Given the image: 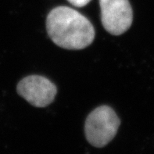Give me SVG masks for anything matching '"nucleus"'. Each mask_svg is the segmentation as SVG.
Listing matches in <instances>:
<instances>
[{"mask_svg": "<svg viewBox=\"0 0 154 154\" xmlns=\"http://www.w3.org/2000/svg\"><path fill=\"white\" fill-rule=\"evenodd\" d=\"M46 29L51 40L70 50L83 49L95 38V29L88 18L67 6H58L47 16Z\"/></svg>", "mask_w": 154, "mask_h": 154, "instance_id": "f257e3e1", "label": "nucleus"}, {"mask_svg": "<svg viewBox=\"0 0 154 154\" xmlns=\"http://www.w3.org/2000/svg\"><path fill=\"white\" fill-rule=\"evenodd\" d=\"M121 121L108 106H101L89 113L85 125V134L90 144L97 148L106 146L117 135Z\"/></svg>", "mask_w": 154, "mask_h": 154, "instance_id": "f03ea898", "label": "nucleus"}, {"mask_svg": "<svg viewBox=\"0 0 154 154\" xmlns=\"http://www.w3.org/2000/svg\"><path fill=\"white\" fill-rule=\"evenodd\" d=\"M101 21L105 30L113 35H121L130 28L133 11L128 0H100Z\"/></svg>", "mask_w": 154, "mask_h": 154, "instance_id": "7ed1b4c3", "label": "nucleus"}, {"mask_svg": "<svg viewBox=\"0 0 154 154\" xmlns=\"http://www.w3.org/2000/svg\"><path fill=\"white\" fill-rule=\"evenodd\" d=\"M20 96L36 107H45L52 103L57 93V86L48 78L30 75L20 81L17 86Z\"/></svg>", "mask_w": 154, "mask_h": 154, "instance_id": "20e7f679", "label": "nucleus"}, {"mask_svg": "<svg viewBox=\"0 0 154 154\" xmlns=\"http://www.w3.org/2000/svg\"><path fill=\"white\" fill-rule=\"evenodd\" d=\"M67 1L75 7H84L91 0H67Z\"/></svg>", "mask_w": 154, "mask_h": 154, "instance_id": "39448f33", "label": "nucleus"}]
</instances>
